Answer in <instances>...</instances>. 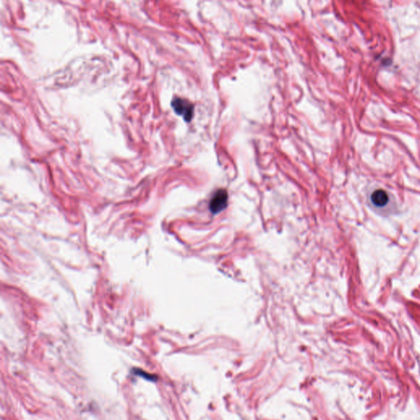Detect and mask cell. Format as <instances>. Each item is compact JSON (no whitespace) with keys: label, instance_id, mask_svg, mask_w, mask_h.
<instances>
[{"label":"cell","instance_id":"6da1fadb","mask_svg":"<svg viewBox=\"0 0 420 420\" xmlns=\"http://www.w3.org/2000/svg\"><path fill=\"white\" fill-rule=\"evenodd\" d=\"M171 107L178 115L182 116L185 121H190L194 114V106L184 98H175L171 101Z\"/></svg>","mask_w":420,"mask_h":420},{"label":"cell","instance_id":"3957f363","mask_svg":"<svg viewBox=\"0 0 420 420\" xmlns=\"http://www.w3.org/2000/svg\"><path fill=\"white\" fill-rule=\"evenodd\" d=\"M371 201L376 207H384L388 203V194L383 190H375L371 194Z\"/></svg>","mask_w":420,"mask_h":420},{"label":"cell","instance_id":"7a4b0ae2","mask_svg":"<svg viewBox=\"0 0 420 420\" xmlns=\"http://www.w3.org/2000/svg\"><path fill=\"white\" fill-rule=\"evenodd\" d=\"M228 203V194L226 190L224 189L217 190V192L214 194L213 198H212L210 204H209V208L211 210L212 213H220L223 210L226 209Z\"/></svg>","mask_w":420,"mask_h":420}]
</instances>
